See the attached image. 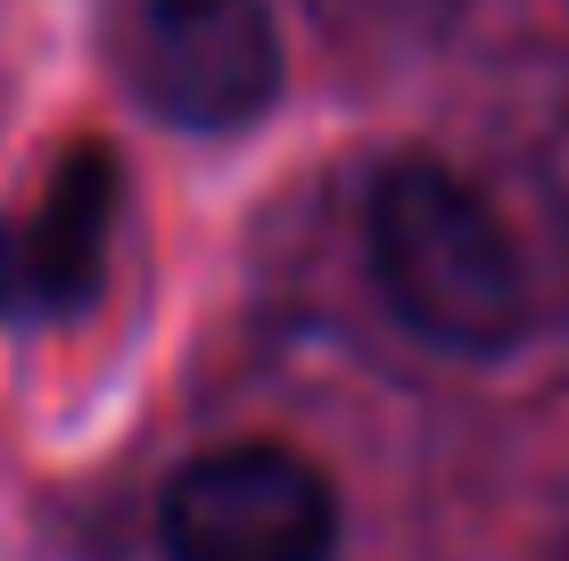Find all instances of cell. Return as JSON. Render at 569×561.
<instances>
[{"mask_svg":"<svg viewBox=\"0 0 569 561\" xmlns=\"http://www.w3.org/2000/svg\"><path fill=\"white\" fill-rule=\"evenodd\" d=\"M124 216V166L100 141H74L50 166L42 199L0 223V331L74 322L108 289V248Z\"/></svg>","mask_w":569,"mask_h":561,"instance_id":"cell-4","label":"cell"},{"mask_svg":"<svg viewBox=\"0 0 569 561\" xmlns=\"http://www.w3.org/2000/svg\"><path fill=\"white\" fill-rule=\"evenodd\" d=\"M553 561H569V504H561V529H553Z\"/></svg>","mask_w":569,"mask_h":561,"instance_id":"cell-5","label":"cell"},{"mask_svg":"<svg viewBox=\"0 0 569 561\" xmlns=\"http://www.w3.org/2000/svg\"><path fill=\"white\" fill-rule=\"evenodd\" d=\"M132 100L173 132H248L281 100V33L264 0H141L124 33Z\"/></svg>","mask_w":569,"mask_h":561,"instance_id":"cell-3","label":"cell"},{"mask_svg":"<svg viewBox=\"0 0 569 561\" xmlns=\"http://www.w3.org/2000/svg\"><path fill=\"white\" fill-rule=\"evenodd\" d=\"M363 264L380 305L438 355L496 363L528 339V273L487 199L438 158L380 166L363 199Z\"/></svg>","mask_w":569,"mask_h":561,"instance_id":"cell-1","label":"cell"},{"mask_svg":"<svg viewBox=\"0 0 569 561\" xmlns=\"http://www.w3.org/2000/svg\"><path fill=\"white\" fill-rule=\"evenodd\" d=\"M166 561H330L339 553V495L298 447H214L166 479L157 495Z\"/></svg>","mask_w":569,"mask_h":561,"instance_id":"cell-2","label":"cell"}]
</instances>
